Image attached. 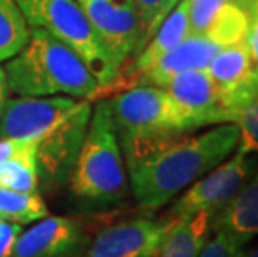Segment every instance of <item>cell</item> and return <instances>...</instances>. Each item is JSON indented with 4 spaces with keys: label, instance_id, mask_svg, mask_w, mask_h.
<instances>
[{
    "label": "cell",
    "instance_id": "6da1fadb",
    "mask_svg": "<svg viewBox=\"0 0 258 257\" xmlns=\"http://www.w3.org/2000/svg\"><path fill=\"white\" fill-rule=\"evenodd\" d=\"M135 200L157 211L227 161L238 145V127L220 124L202 134L144 132L118 135Z\"/></svg>",
    "mask_w": 258,
    "mask_h": 257
},
{
    "label": "cell",
    "instance_id": "7a4b0ae2",
    "mask_svg": "<svg viewBox=\"0 0 258 257\" xmlns=\"http://www.w3.org/2000/svg\"><path fill=\"white\" fill-rule=\"evenodd\" d=\"M29 29V40L4 67L9 90L17 95H67L92 100L100 82L84 60L50 32Z\"/></svg>",
    "mask_w": 258,
    "mask_h": 257
},
{
    "label": "cell",
    "instance_id": "3957f363",
    "mask_svg": "<svg viewBox=\"0 0 258 257\" xmlns=\"http://www.w3.org/2000/svg\"><path fill=\"white\" fill-rule=\"evenodd\" d=\"M75 200L90 209L120 204L128 192L122 149L108 99L92 109L84 144L69 179Z\"/></svg>",
    "mask_w": 258,
    "mask_h": 257
},
{
    "label": "cell",
    "instance_id": "277c9868",
    "mask_svg": "<svg viewBox=\"0 0 258 257\" xmlns=\"http://www.w3.org/2000/svg\"><path fill=\"white\" fill-rule=\"evenodd\" d=\"M29 27L43 29L65 42L102 85L115 79L118 67L103 48L75 0H15Z\"/></svg>",
    "mask_w": 258,
    "mask_h": 257
},
{
    "label": "cell",
    "instance_id": "5b68a950",
    "mask_svg": "<svg viewBox=\"0 0 258 257\" xmlns=\"http://www.w3.org/2000/svg\"><path fill=\"white\" fill-rule=\"evenodd\" d=\"M117 135L144 132H194L195 120L162 87L140 85L108 99Z\"/></svg>",
    "mask_w": 258,
    "mask_h": 257
},
{
    "label": "cell",
    "instance_id": "8992f818",
    "mask_svg": "<svg viewBox=\"0 0 258 257\" xmlns=\"http://www.w3.org/2000/svg\"><path fill=\"white\" fill-rule=\"evenodd\" d=\"M90 116L92 102L82 99L57 125L37 139V171L43 189H58L69 182L84 144Z\"/></svg>",
    "mask_w": 258,
    "mask_h": 257
},
{
    "label": "cell",
    "instance_id": "52a82bcc",
    "mask_svg": "<svg viewBox=\"0 0 258 257\" xmlns=\"http://www.w3.org/2000/svg\"><path fill=\"white\" fill-rule=\"evenodd\" d=\"M258 169V156L255 154H235L218 164L215 169L195 180L190 187L177 199L165 217L183 219L197 212H210L215 216L228 204L235 194L241 189L246 180Z\"/></svg>",
    "mask_w": 258,
    "mask_h": 257
},
{
    "label": "cell",
    "instance_id": "ba28073f",
    "mask_svg": "<svg viewBox=\"0 0 258 257\" xmlns=\"http://www.w3.org/2000/svg\"><path fill=\"white\" fill-rule=\"evenodd\" d=\"M98 40L120 69L139 52L140 24L135 0H75Z\"/></svg>",
    "mask_w": 258,
    "mask_h": 257
},
{
    "label": "cell",
    "instance_id": "9c48e42d",
    "mask_svg": "<svg viewBox=\"0 0 258 257\" xmlns=\"http://www.w3.org/2000/svg\"><path fill=\"white\" fill-rule=\"evenodd\" d=\"M67 95H19L5 100L0 114V139L37 140L77 106Z\"/></svg>",
    "mask_w": 258,
    "mask_h": 257
},
{
    "label": "cell",
    "instance_id": "30bf717a",
    "mask_svg": "<svg viewBox=\"0 0 258 257\" xmlns=\"http://www.w3.org/2000/svg\"><path fill=\"white\" fill-rule=\"evenodd\" d=\"M172 219L135 217L103 229L87 244L80 257H150L155 255Z\"/></svg>",
    "mask_w": 258,
    "mask_h": 257
},
{
    "label": "cell",
    "instance_id": "8fae6325",
    "mask_svg": "<svg viewBox=\"0 0 258 257\" xmlns=\"http://www.w3.org/2000/svg\"><path fill=\"white\" fill-rule=\"evenodd\" d=\"M207 70L218 89L227 122H232L235 112L258 97V74L246 42L220 48Z\"/></svg>",
    "mask_w": 258,
    "mask_h": 257
},
{
    "label": "cell",
    "instance_id": "7c38bea8",
    "mask_svg": "<svg viewBox=\"0 0 258 257\" xmlns=\"http://www.w3.org/2000/svg\"><path fill=\"white\" fill-rule=\"evenodd\" d=\"M87 244L89 237L79 221L47 216L19 234L14 257H79Z\"/></svg>",
    "mask_w": 258,
    "mask_h": 257
},
{
    "label": "cell",
    "instance_id": "4fadbf2b",
    "mask_svg": "<svg viewBox=\"0 0 258 257\" xmlns=\"http://www.w3.org/2000/svg\"><path fill=\"white\" fill-rule=\"evenodd\" d=\"M163 89L195 120L199 129L213 124H228L218 89L207 69L183 70Z\"/></svg>",
    "mask_w": 258,
    "mask_h": 257
},
{
    "label": "cell",
    "instance_id": "5bb4252c",
    "mask_svg": "<svg viewBox=\"0 0 258 257\" xmlns=\"http://www.w3.org/2000/svg\"><path fill=\"white\" fill-rule=\"evenodd\" d=\"M218 50L220 47L203 34H188L177 47L158 60L148 72L140 75L135 80L134 87L152 85L163 89L175 75L183 70L207 69V65L210 64V60L215 57Z\"/></svg>",
    "mask_w": 258,
    "mask_h": 257
},
{
    "label": "cell",
    "instance_id": "9a60e30c",
    "mask_svg": "<svg viewBox=\"0 0 258 257\" xmlns=\"http://www.w3.org/2000/svg\"><path fill=\"white\" fill-rule=\"evenodd\" d=\"M212 232H223L246 245L258 236V169L232 200L212 219Z\"/></svg>",
    "mask_w": 258,
    "mask_h": 257
},
{
    "label": "cell",
    "instance_id": "2e32d148",
    "mask_svg": "<svg viewBox=\"0 0 258 257\" xmlns=\"http://www.w3.org/2000/svg\"><path fill=\"white\" fill-rule=\"evenodd\" d=\"M210 212H197L183 219H172L160 247L153 257H199L212 236Z\"/></svg>",
    "mask_w": 258,
    "mask_h": 257
},
{
    "label": "cell",
    "instance_id": "e0dca14e",
    "mask_svg": "<svg viewBox=\"0 0 258 257\" xmlns=\"http://www.w3.org/2000/svg\"><path fill=\"white\" fill-rule=\"evenodd\" d=\"M250 29V14L238 5L235 0H227L215 17L212 19L210 25L207 27L205 37H208L218 47H230L237 43L246 42Z\"/></svg>",
    "mask_w": 258,
    "mask_h": 257
},
{
    "label": "cell",
    "instance_id": "ac0fdd59",
    "mask_svg": "<svg viewBox=\"0 0 258 257\" xmlns=\"http://www.w3.org/2000/svg\"><path fill=\"white\" fill-rule=\"evenodd\" d=\"M35 147L37 140L29 144L14 157L0 162V187L25 194L38 192L40 180H38L37 171Z\"/></svg>",
    "mask_w": 258,
    "mask_h": 257
},
{
    "label": "cell",
    "instance_id": "d6986e66",
    "mask_svg": "<svg viewBox=\"0 0 258 257\" xmlns=\"http://www.w3.org/2000/svg\"><path fill=\"white\" fill-rule=\"evenodd\" d=\"M29 32L15 0H0V64L22 50L29 40Z\"/></svg>",
    "mask_w": 258,
    "mask_h": 257
},
{
    "label": "cell",
    "instance_id": "ffe728a7",
    "mask_svg": "<svg viewBox=\"0 0 258 257\" xmlns=\"http://www.w3.org/2000/svg\"><path fill=\"white\" fill-rule=\"evenodd\" d=\"M48 211L38 192L25 194L0 187V217L19 226L37 222L47 217Z\"/></svg>",
    "mask_w": 258,
    "mask_h": 257
},
{
    "label": "cell",
    "instance_id": "44dd1931",
    "mask_svg": "<svg viewBox=\"0 0 258 257\" xmlns=\"http://www.w3.org/2000/svg\"><path fill=\"white\" fill-rule=\"evenodd\" d=\"M177 4L178 0H135L137 14H139V24H140L139 52L155 35L158 27L163 24V20L168 17V14L175 9Z\"/></svg>",
    "mask_w": 258,
    "mask_h": 257
},
{
    "label": "cell",
    "instance_id": "7402d4cb",
    "mask_svg": "<svg viewBox=\"0 0 258 257\" xmlns=\"http://www.w3.org/2000/svg\"><path fill=\"white\" fill-rule=\"evenodd\" d=\"M232 124L238 127L237 150L258 156V97L235 112Z\"/></svg>",
    "mask_w": 258,
    "mask_h": 257
},
{
    "label": "cell",
    "instance_id": "603a6c76",
    "mask_svg": "<svg viewBox=\"0 0 258 257\" xmlns=\"http://www.w3.org/2000/svg\"><path fill=\"white\" fill-rule=\"evenodd\" d=\"M188 2H190V9H188L190 34H205L212 19L215 17L218 9L227 0H188Z\"/></svg>",
    "mask_w": 258,
    "mask_h": 257
},
{
    "label": "cell",
    "instance_id": "cb8c5ba5",
    "mask_svg": "<svg viewBox=\"0 0 258 257\" xmlns=\"http://www.w3.org/2000/svg\"><path fill=\"white\" fill-rule=\"evenodd\" d=\"M215 236L207 240L199 257H241L245 245L235 242L223 232H213Z\"/></svg>",
    "mask_w": 258,
    "mask_h": 257
},
{
    "label": "cell",
    "instance_id": "d4e9b609",
    "mask_svg": "<svg viewBox=\"0 0 258 257\" xmlns=\"http://www.w3.org/2000/svg\"><path fill=\"white\" fill-rule=\"evenodd\" d=\"M20 232L22 226L0 217V257H14V247Z\"/></svg>",
    "mask_w": 258,
    "mask_h": 257
},
{
    "label": "cell",
    "instance_id": "484cf974",
    "mask_svg": "<svg viewBox=\"0 0 258 257\" xmlns=\"http://www.w3.org/2000/svg\"><path fill=\"white\" fill-rule=\"evenodd\" d=\"M246 43L250 48L251 62H253V69L258 74V0L253 2L250 12V29H248V37H246Z\"/></svg>",
    "mask_w": 258,
    "mask_h": 257
},
{
    "label": "cell",
    "instance_id": "4316f807",
    "mask_svg": "<svg viewBox=\"0 0 258 257\" xmlns=\"http://www.w3.org/2000/svg\"><path fill=\"white\" fill-rule=\"evenodd\" d=\"M34 140H19V139H0V162L19 154Z\"/></svg>",
    "mask_w": 258,
    "mask_h": 257
},
{
    "label": "cell",
    "instance_id": "83f0119b",
    "mask_svg": "<svg viewBox=\"0 0 258 257\" xmlns=\"http://www.w3.org/2000/svg\"><path fill=\"white\" fill-rule=\"evenodd\" d=\"M9 99V85H7V77H5L4 69L0 67V114L5 106V100Z\"/></svg>",
    "mask_w": 258,
    "mask_h": 257
},
{
    "label": "cell",
    "instance_id": "f1b7e54d",
    "mask_svg": "<svg viewBox=\"0 0 258 257\" xmlns=\"http://www.w3.org/2000/svg\"><path fill=\"white\" fill-rule=\"evenodd\" d=\"M241 257H258V245H255V247H246L243 249V252H241Z\"/></svg>",
    "mask_w": 258,
    "mask_h": 257
},
{
    "label": "cell",
    "instance_id": "f546056e",
    "mask_svg": "<svg viewBox=\"0 0 258 257\" xmlns=\"http://www.w3.org/2000/svg\"><path fill=\"white\" fill-rule=\"evenodd\" d=\"M235 2H237L238 5H241V7H243L246 12H251V7H253V2L255 0H235Z\"/></svg>",
    "mask_w": 258,
    "mask_h": 257
},
{
    "label": "cell",
    "instance_id": "4dcf8cb0",
    "mask_svg": "<svg viewBox=\"0 0 258 257\" xmlns=\"http://www.w3.org/2000/svg\"><path fill=\"white\" fill-rule=\"evenodd\" d=\"M150 257H153V255H150Z\"/></svg>",
    "mask_w": 258,
    "mask_h": 257
}]
</instances>
